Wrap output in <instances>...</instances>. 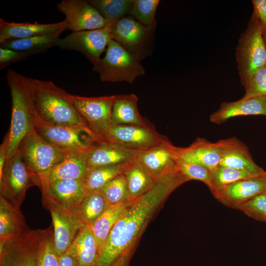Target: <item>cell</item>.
Returning a JSON list of instances; mask_svg holds the SVG:
<instances>
[{
	"label": "cell",
	"instance_id": "obj_1",
	"mask_svg": "<svg viewBox=\"0 0 266 266\" xmlns=\"http://www.w3.org/2000/svg\"><path fill=\"white\" fill-rule=\"evenodd\" d=\"M187 181L177 169L157 180L147 192L130 201L111 230L99 255L97 266H111L132 250L158 209L174 190Z\"/></svg>",
	"mask_w": 266,
	"mask_h": 266
},
{
	"label": "cell",
	"instance_id": "obj_2",
	"mask_svg": "<svg viewBox=\"0 0 266 266\" xmlns=\"http://www.w3.org/2000/svg\"><path fill=\"white\" fill-rule=\"evenodd\" d=\"M28 83L41 119L54 125L89 129L69 100V93L50 81L29 77Z\"/></svg>",
	"mask_w": 266,
	"mask_h": 266
},
{
	"label": "cell",
	"instance_id": "obj_3",
	"mask_svg": "<svg viewBox=\"0 0 266 266\" xmlns=\"http://www.w3.org/2000/svg\"><path fill=\"white\" fill-rule=\"evenodd\" d=\"M6 78L12 100L11 119L8 132L10 140L7 159H9L17 152L22 138L35 130L37 114L29 86V77L9 69Z\"/></svg>",
	"mask_w": 266,
	"mask_h": 266
},
{
	"label": "cell",
	"instance_id": "obj_4",
	"mask_svg": "<svg viewBox=\"0 0 266 266\" xmlns=\"http://www.w3.org/2000/svg\"><path fill=\"white\" fill-rule=\"evenodd\" d=\"M235 58L240 81L244 88L255 73L266 65V43L262 30L252 18L240 35Z\"/></svg>",
	"mask_w": 266,
	"mask_h": 266
},
{
	"label": "cell",
	"instance_id": "obj_5",
	"mask_svg": "<svg viewBox=\"0 0 266 266\" xmlns=\"http://www.w3.org/2000/svg\"><path fill=\"white\" fill-rule=\"evenodd\" d=\"M92 70L99 74L102 82L132 83L145 74L140 61L113 39L108 44L104 57Z\"/></svg>",
	"mask_w": 266,
	"mask_h": 266
},
{
	"label": "cell",
	"instance_id": "obj_6",
	"mask_svg": "<svg viewBox=\"0 0 266 266\" xmlns=\"http://www.w3.org/2000/svg\"><path fill=\"white\" fill-rule=\"evenodd\" d=\"M39 175L23 161L18 150L7 159L0 175V197L20 209L28 190L33 186L40 187Z\"/></svg>",
	"mask_w": 266,
	"mask_h": 266
},
{
	"label": "cell",
	"instance_id": "obj_7",
	"mask_svg": "<svg viewBox=\"0 0 266 266\" xmlns=\"http://www.w3.org/2000/svg\"><path fill=\"white\" fill-rule=\"evenodd\" d=\"M35 131L44 139L67 155L88 150L96 141L103 139L90 129L54 125L44 122L38 115Z\"/></svg>",
	"mask_w": 266,
	"mask_h": 266
},
{
	"label": "cell",
	"instance_id": "obj_8",
	"mask_svg": "<svg viewBox=\"0 0 266 266\" xmlns=\"http://www.w3.org/2000/svg\"><path fill=\"white\" fill-rule=\"evenodd\" d=\"M156 23L146 26L128 15L111 26L112 39L141 61L152 53Z\"/></svg>",
	"mask_w": 266,
	"mask_h": 266
},
{
	"label": "cell",
	"instance_id": "obj_9",
	"mask_svg": "<svg viewBox=\"0 0 266 266\" xmlns=\"http://www.w3.org/2000/svg\"><path fill=\"white\" fill-rule=\"evenodd\" d=\"M68 98L89 129L99 137L107 139L115 95L86 97L69 94Z\"/></svg>",
	"mask_w": 266,
	"mask_h": 266
},
{
	"label": "cell",
	"instance_id": "obj_10",
	"mask_svg": "<svg viewBox=\"0 0 266 266\" xmlns=\"http://www.w3.org/2000/svg\"><path fill=\"white\" fill-rule=\"evenodd\" d=\"M18 150L24 163L38 175L47 172L68 156L49 143L35 130L22 138Z\"/></svg>",
	"mask_w": 266,
	"mask_h": 266
},
{
	"label": "cell",
	"instance_id": "obj_11",
	"mask_svg": "<svg viewBox=\"0 0 266 266\" xmlns=\"http://www.w3.org/2000/svg\"><path fill=\"white\" fill-rule=\"evenodd\" d=\"M106 140L136 152L169 141L159 133L149 121L141 125H112Z\"/></svg>",
	"mask_w": 266,
	"mask_h": 266
},
{
	"label": "cell",
	"instance_id": "obj_12",
	"mask_svg": "<svg viewBox=\"0 0 266 266\" xmlns=\"http://www.w3.org/2000/svg\"><path fill=\"white\" fill-rule=\"evenodd\" d=\"M111 26L107 25L95 30L72 32L64 38H60L56 46L80 52L94 66L100 60L101 54L113 39Z\"/></svg>",
	"mask_w": 266,
	"mask_h": 266
},
{
	"label": "cell",
	"instance_id": "obj_13",
	"mask_svg": "<svg viewBox=\"0 0 266 266\" xmlns=\"http://www.w3.org/2000/svg\"><path fill=\"white\" fill-rule=\"evenodd\" d=\"M39 230L0 241V266H36Z\"/></svg>",
	"mask_w": 266,
	"mask_h": 266
},
{
	"label": "cell",
	"instance_id": "obj_14",
	"mask_svg": "<svg viewBox=\"0 0 266 266\" xmlns=\"http://www.w3.org/2000/svg\"><path fill=\"white\" fill-rule=\"evenodd\" d=\"M40 180L43 207L50 205L71 212L85 195L84 180L60 179L49 182Z\"/></svg>",
	"mask_w": 266,
	"mask_h": 266
},
{
	"label": "cell",
	"instance_id": "obj_15",
	"mask_svg": "<svg viewBox=\"0 0 266 266\" xmlns=\"http://www.w3.org/2000/svg\"><path fill=\"white\" fill-rule=\"evenodd\" d=\"M57 8L66 16V30L72 32L95 30L109 25L87 0H62L57 3Z\"/></svg>",
	"mask_w": 266,
	"mask_h": 266
},
{
	"label": "cell",
	"instance_id": "obj_16",
	"mask_svg": "<svg viewBox=\"0 0 266 266\" xmlns=\"http://www.w3.org/2000/svg\"><path fill=\"white\" fill-rule=\"evenodd\" d=\"M224 205L234 209L255 197L266 193V174L242 179L211 192Z\"/></svg>",
	"mask_w": 266,
	"mask_h": 266
},
{
	"label": "cell",
	"instance_id": "obj_17",
	"mask_svg": "<svg viewBox=\"0 0 266 266\" xmlns=\"http://www.w3.org/2000/svg\"><path fill=\"white\" fill-rule=\"evenodd\" d=\"M177 147L169 141L148 150L137 152L136 160L156 181L178 169Z\"/></svg>",
	"mask_w": 266,
	"mask_h": 266
},
{
	"label": "cell",
	"instance_id": "obj_18",
	"mask_svg": "<svg viewBox=\"0 0 266 266\" xmlns=\"http://www.w3.org/2000/svg\"><path fill=\"white\" fill-rule=\"evenodd\" d=\"M221 152L220 166L262 175L266 171L254 161L247 146L235 137L217 141Z\"/></svg>",
	"mask_w": 266,
	"mask_h": 266
},
{
	"label": "cell",
	"instance_id": "obj_19",
	"mask_svg": "<svg viewBox=\"0 0 266 266\" xmlns=\"http://www.w3.org/2000/svg\"><path fill=\"white\" fill-rule=\"evenodd\" d=\"M137 152L106 139L96 141L90 148L88 169L102 166H127L136 160Z\"/></svg>",
	"mask_w": 266,
	"mask_h": 266
},
{
	"label": "cell",
	"instance_id": "obj_20",
	"mask_svg": "<svg viewBox=\"0 0 266 266\" xmlns=\"http://www.w3.org/2000/svg\"><path fill=\"white\" fill-rule=\"evenodd\" d=\"M66 30L64 20L54 23L7 22L0 18V44L33 36L61 34Z\"/></svg>",
	"mask_w": 266,
	"mask_h": 266
},
{
	"label": "cell",
	"instance_id": "obj_21",
	"mask_svg": "<svg viewBox=\"0 0 266 266\" xmlns=\"http://www.w3.org/2000/svg\"><path fill=\"white\" fill-rule=\"evenodd\" d=\"M43 207L51 214L55 245L61 256L70 248L84 226L74 218L71 212L50 205Z\"/></svg>",
	"mask_w": 266,
	"mask_h": 266
},
{
	"label": "cell",
	"instance_id": "obj_22",
	"mask_svg": "<svg viewBox=\"0 0 266 266\" xmlns=\"http://www.w3.org/2000/svg\"><path fill=\"white\" fill-rule=\"evenodd\" d=\"M266 116V96L242 98L235 101L223 102L209 117L210 121L221 124L230 118L247 115Z\"/></svg>",
	"mask_w": 266,
	"mask_h": 266
},
{
	"label": "cell",
	"instance_id": "obj_23",
	"mask_svg": "<svg viewBox=\"0 0 266 266\" xmlns=\"http://www.w3.org/2000/svg\"><path fill=\"white\" fill-rule=\"evenodd\" d=\"M176 151L179 159L203 166L210 170L219 165L221 158L217 142L203 137H198L187 147H177Z\"/></svg>",
	"mask_w": 266,
	"mask_h": 266
},
{
	"label": "cell",
	"instance_id": "obj_24",
	"mask_svg": "<svg viewBox=\"0 0 266 266\" xmlns=\"http://www.w3.org/2000/svg\"><path fill=\"white\" fill-rule=\"evenodd\" d=\"M90 148L84 152L66 156L49 171L39 175L40 179L49 182L60 179L84 180L88 170L87 160Z\"/></svg>",
	"mask_w": 266,
	"mask_h": 266
},
{
	"label": "cell",
	"instance_id": "obj_25",
	"mask_svg": "<svg viewBox=\"0 0 266 266\" xmlns=\"http://www.w3.org/2000/svg\"><path fill=\"white\" fill-rule=\"evenodd\" d=\"M138 98L133 94L115 95L111 112V126L141 125L147 122L139 113Z\"/></svg>",
	"mask_w": 266,
	"mask_h": 266
},
{
	"label": "cell",
	"instance_id": "obj_26",
	"mask_svg": "<svg viewBox=\"0 0 266 266\" xmlns=\"http://www.w3.org/2000/svg\"><path fill=\"white\" fill-rule=\"evenodd\" d=\"M68 250L75 257L77 266H97L99 249L89 226H84L80 230Z\"/></svg>",
	"mask_w": 266,
	"mask_h": 266
},
{
	"label": "cell",
	"instance_id": "obj_27",
	"mask_svg": "<svg viewBox=\"0 0 266 266\" xmlns=\"http://www.w3.org/2000/svg\"><path fill=\"white\" fill-rule=\"evenodd\" d=\"M29 229L20 209L0 197V241L19 235Z\"/></svg>",
	"mask_w": 266,
	"mask_h": 266
},
{
	"label": "cell",
	"instance_id": "obj_28",
	"mask_svg": "<svg viewBox=\"0 0 266 266\" xmlns=\"http://www.w3.org/2000/svg\"><path fill=\"white\" fill-rule=\"evenodd\" d=\"M130 203V201L108 204L103 213L89 226L98 246L99 256L113 226L126 210Z\"/></svg>",
	"mask_w": 266,
	"mask_h": 266
},
{
	"label": "cell",
	"instance_id": "obj_29",
	"mask_svg": "<svg viewBox=\"0 0 266 266\" xmlns=\"http://www.w3.org/2000/svg\"><path fill=\"white\" fill-rule=\"evenodd\" d=\"M131 201L149 190L156 182L148 171L136 160L126 166L124 172Z\"/></svg>",
	"mask_w": 266,
	"mask_h": 266
},
{
	"label": "cell",
	"instance_id": "obj_30",
	"mask_svg": "<svg viewBox=\"0 0 266 266\" xmlns=\"http://www.w3.org/2000/svg\"><path fill=\"white\" fill-rule=\"evenodd\" d=\"M108 204L99 192L85 194L81 202L71 211L74 218L83 226H90L103 213Z\"/></svg>",
	"mask_w": 266,
	"mask_h": 266
},
{
	"label": "cell",
	"instance_id": "obj_31",
	"mask_svg": "<svg viewBox=\"0 0 266 266\" xmlns=\"http://www.w3.org/2000/svg\"><path fill=\"white\" fill-rule=\"evenodd\" d=\"M61 34L33 36L14 39L0 44V47L23 51L30 56L38 54L56 46Z\"/></svg>",
	"mask_w": 266,
	"mask_h": 266
},
{
	"label": "cell",
	"instance_id": "obj_32",
	"mask_svg": "<svg viewBox=\"0 0 266 266\" xmlns=\"http://www.w3.org/2000/svg\"><path fill=\"white\" fill-rule=\"evenodd\" d=\"M126 167L110 165L89 169L84 180L85 194L99 191L114 177L123 173Z\"/></svg>",
	"mask_w": 266,
	"mask_h": 266
},
{
	"label": "cell",
	"instance_id": "obj_33",
	"mask_svg": "<svg viewBox=\"0 0 266 266\" xmlns=\"http://www.w3.org/2000/svg\"><path fill=\"white\" fill-rule=\"evenodd\" d=\"M88 2L112 26L119 19L130 15L134 0H89Z\"/></svg>",
	"mask_w": 266,
	"mask_h": 266
},
{
	"label": "cell",
	"instance_id": "obj_34",
	"mask_svg": "<svg viewBox=\"0 0 266 266\" xmlns=\"http://www.w3.org/2000/svg\"><path fill=\"white\" fill-rule=\"evenodd\" d=\"M60 257L55 245L52 226L39 229L36 266H59Z\"/></svg>",
	"mask_w": 266,
	"mask_h": 266
},
{
	"label": "cell",
	"instance_id": "obj_35",
	"mask_svg": "<svg viewBox=\"0 0 266 266\" xmlns=\"http://www.w3.org/2000/svg\"><path fill=\"white\" fill-rule=\"evenodd\" d=\"M259 176L261 175L219 165L211 170V181L208 188L212 192L239 180Z\"/></svg>",
	"mask_w": 266,
	"mask_h": 266
},
{
	"label": "cell",
	"instance_id": "obj_36",
	"mask_svg": "<svg viewBox=\"0 0 266 266\" xmlns=\"http://www.w3.org/2000/svg\"><path fill=\"white\" fill-rule=\"evenodd\" d=\"M99 192L108 205L129 202L127 181L123 173L117 175Z\"/></svg>",
	"mask_w": 266,
	"mask_h": 266
},
{
	"label": "cell",
	"instance_id": "obj_37",
	"mask_svg": "<svg viewBox=\"0 0 266 266\" xmlns=\"http://www.w3.org/2000/svg\"><path fill=\"white\" fill-rule=\"evenodd\" d=\"M160 2L159 0H134L130 15L144 25L156 23L155 13Z\"/></svg>",
	"mask_w": 266,
	"mask_h": 266
},
{
	"label": "cell",
	"instance_id": "obj_38",
	"mask_svg": "<svg viewBox=\"0 0 266 266\" xmlns=\"http://www.w3.org/2000/svg\"><path fill=\"white\" fill-rule=\"evenodd\" d=\"M178 168L188 181L194 180L203 182L208 188L211 181V170L193 163L183 161L178 158Z\"/></svg>",
	"mask_w": 266,
	"mask_h": 266
},
{
	"label": "cell",
	"instance_id": "obj_39",
	"mask_svg": "<svg viewBox=\"0 0 266 266\" xmlns=\"http://www.w3.org/2000/svg\"><path fill=\"white\" fill-rule=\"evenodd\" d=\"M238 209L249 217L266 223V193L244 203Z\"/></svg>",
	"mask_w": 266,
	"mask_h": 266
},
{
	"label": "cell",
	"instance_id": "obj_40",
	"mask_svg": "<svg viewBox=\"0 0 266 266\" xmlns=\"http://www.w3.org/2000/svg\"><path fill=\"white\" fill-rule=\"evenodd\" d=\"M244 89V98L266 96V65L255 73Z\"/></svg>",
	"mask_w": 266,
	"mask_h": 266
},
{
	"label": "cell",
	"instance_id": "obj_41",
	"mask_svg": "<svg viewBox=\"0 0 266 266\" xmlns=\"http://www.w3.org/2000/svg\"><path fill=\"white\" fill-rule=\"evenodd\" d=\"M31 56L28 53L0 47V69Z\"/></svg>",
	"mask_w": 266,
	"mask_h": 266
},
{
	"label": "cell",
	"instance_id": "obj_42",
	"mask_svg": "<svg viewBox=\"0 0 266 266\" xmlns=\"http://www.w3.org/2000/svg\"><path fill=\"white\" fill-rule=\"evenodd\" d=\"M253 13L251 18L260 25L263 35L266 34V0H253Z\"/></svg>",
	"mask_w": 266,
	"mask_h": 266
},
{
	"label": "cell",
	"instance_id": "obj_43",
	"mask_svg": "<svg viewBox=\"0 0 266 266\" xmlns=\"http://www.w3.org/2000/svg\"><path fill=\"white\" fill-rule=\"evenodd\" d=\"M9 140V133L7 132L0 146V175L2 174L5 162L7 159Z\"/></svg>",
	"mask_w": 266,
	"mask_h": 266
},
{
	"label": "cell",
	"instance_id": "obj_44",
	"mask_svg": "<svg viewBox=\"0 0 266 266\" xmlns=\"http://www.w3.org/2000/svg\"><path fill=\"white\" fill-rule=\"evenodd\" d=\"M59 266H77L75 258L69 250L60 256Z\"/></svg>",
	"mask_w": 266,
	"mask_h": 266
},
{
	"label": "cell",
	"instance_id": "obj_45",
	"mask_svg": "<svg viewBox=\"0 0 266 266\" xmlns=\"http://www.w3.org/2000/svg\"><path fill=\"white\" fill-rule=\"evenodd\" d=\"M131 250L128 251L119 258L111 266H127Z\"/></svg>",
	"mask_w": 266,
	"mask_h": 266
},
{
	"label": "cell",
	"instance_id": "obj_46",
	"mask_svg": "<svg viewBox=\"0 0 266 266\" xmlns=\"http://www.w3.org/2000/svg\"><path fill=\"white\" fill-rule=\"evenodd\" d=\"M265 42L266 43V34L264 36Z\"/></svg>",
	"mask_w": 266,
	"mask_h": 266
}]
</instances>
